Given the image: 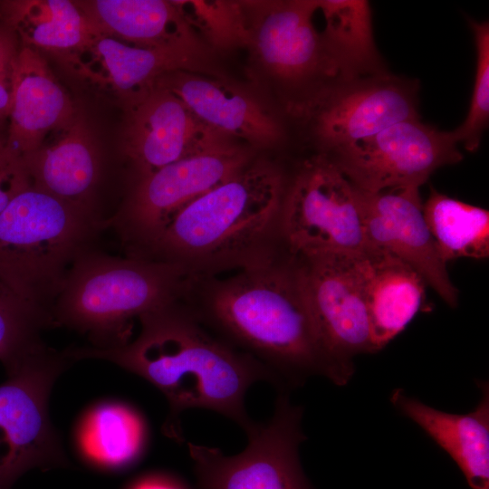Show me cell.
Returning a JSON list of instances; mask_svg holds the SVG:
<instances>
[{"label": "cell", "instance_id": "cell-1", "mask_svg": "<svg viewBox=\"0 0 489 489\" xmlns=\"http://www.w3.org/2000/svg\"><path fill=\"white\" fill-rule=\"evenodd\" d=\"M139 321V334L122 346L64 351L72 360L110 361L155 386L169 405L163 431L175 441H185L180 415L187 409L219 413L246 433L255 423L244 406L249 388L267 381L282 390L278 378L264 364L209 334L183 300L150 311Z\"/></svg>", "mask_w": 489, "mask_h": 489}, {"label": "cell", "instance_id": "cell-2", "mask_svg": "<svg viewBox=\"0 0 489 489\" xmlns=\"http://www.w3.org/2000/svg\"><path fill=\"white\" fill-rule=\"evenodd\" d=\"M287 181L279 165L252 159L176 213L137 258L177 265L196 281L276 256Z\"/></svg>", "mask_w": 489, "mask_h": 489}, {"label": "cell", "instance_id": "cell-3", "mask_svg": "<svg viewBox=\"0 0 489 489\" xmlns=\"http://www.w3.org/2000/svg\"><path fill=\"white\" fill-rule=\"evenodd\" d=\"M188 308L201 322L247 350L279 379L282 391L327 367L300 286L294 260L283 252L226 277L193 282Z\"/></svg>", "mask_w": 489, "mask_h": 489}, {"label": "cell", "instance_id": "cell-4", "mask_svg": "<svg viewBox=\"0 0 489 489\" xmlns=\"http://www.w3.org/2000/svg\"><path fill=\"white\" fill-rule=\"evenodd\" d=\"M192 282L177 265L91 248L72 266L53 319L55 326L86 334L90 347H120L129 340L134 318L184 299Z\"/></svg>", "mask_w": 489, "mask_h": 489}, {"label": "cell", "instance_id": "cell-5", "mask_svg": "<svg viewBox=\"0 0 489 489\" xmlns=\"http://www.w3.org/2000/svg\"><path fill=\"white\" fill-rule=\"evenodd\" d=\"M105 229L102 222L31 186L0 214V277L53 321V308L72 266Z\"/></svg>", "mask_w": 489, "mask_h": 489}, {"label": "cell", "instance_id": "cell-6", "mask_svg": "<svg viewBox=\"0 0 489 489\" xmlns=\"http://www.w3.org/2000/svg\"><path fill=\"white\" fill-rule=\"evenodd\" d=\"M419 82L387 72L334 79L285 104L314 153L330 154L397 122L419 119Z\"/></svg>", "mask_w": 489, "mask_h": 489}, {"label": "cell", "instance_id": "cell-7", "mask_svg": "<svg viewBox=\"0 0 489 489\" xmlns=\"http://www.w3.org/2000/svg\"><path fill=\"white\" fill-rule=\"evenodd\" d=\"M280 242L295 258L367 250L357 188L328 156L306 157L288 177Z\"/></svg>", "mask_w": 489, "mask_h": 489}, {"label": "cell", "instance_id": "cell-8", "mask_svg": "<svg viewBox=\"0 0 489 489\" xmlns=\"http://www.w3.org/2000/svg\"><path fill=\"white\" fill-rule=\"evenodd\" d=\"M360 254L291 256L325 360L327 378L339 386L347 384L353 376L354 356L375 352Z\"/></svg>", "mask_w": 489, "mask_h": 489}, {"label": "cell", "instance_id": "cell-9", "mask_svg": "<svg viewBox=\"0 0 489 489\" xmlns=\"http://www.w3.org/2000/svg\"><path fill=\"white\" fill-rule=\"evenodd\" d=\"M302 414L286 391H279L272 417L246 432L248 444L241 453L227 455L188 443L197 489H313L299 455L306 439Z\"/></svg>", "mask_w": 489, "mask_h": 489}, {"label": "cell", "instance_id": "cell-10", "mask_svg": "<svg viewBox=\"0 0 489 489\" xmlns=\"http://www.w3.org/2000/svg\"><path fill=\"white\" fill-rule=\"evenodd\" d=\"M253 159L234 144L177 160L139 177L107 222L126 256L138 257L185 206L225 181Z\"/></svg>", "mask_w": 489, "mask_h": 489}, {"label": "cell", "instance_id": "cell-11", "mask_svg": "<svg viewBox=\"0 0 489 489\" xmlns=\"http://www.w3.org/2000/svg\"><path fill=\"white\" fill-rule=\"evenodd\" d=\"M328 156L360 190L420 187L438 168L459 163L463 154L451 131L419 119L397 122Z\"/></svg>", "mask_w": 489, "mask_h": 489}, {"label": "cell", "instance_id": "cell-12", "mask_svg": "<svg viewBox=\"0 0 489 489\" xmlns=\"http://www.w3.org/2000/svg\"><path fill=\"white\" fill-rule=\"evenodd\" d=\"M246 44L291 96L286 103L338 79L314 24L319 0L240 2Z\"/></svg>", "mask_w": 489, "mask_h": 489}, {"label": "cell", "instance_id": "cell-13", "mask_svg": "<svg viewBox=\"0 0 489 489\" xmlns=\"http://www.w3.org/2000/svg\"><path fill=\"white\" fill-rule=\"evenodd\" d=\"M72 361L64 353L7 376L0 385V429L6 449L0 459V489L31 469L67 464L49 417L48 398L56 378Z\"/></svg>", "mask_w": 489, "mask_h": 489}, {"label": "cell", "instance_id": "cell-14", "mask_svg": "<svg viewBox=\"0 0 489 489\" xmlns=\"http://www.w3.org/2000/svg\"><path fill=\"white\" fill-rule=\"evenodd\" d=\"M357 194L367 249L379 250L405 262L449 306L455 307L458 292L425 220L419 187L375 193L357 188Z\"/></svg>", "mask_w": 489, "mask_h": 489}, {"label": "cell", "instance_id": "cell-15", "mask_svg": "<svg viewBox=\"0 0 489 489\" xmlns=\"http://www.w3.org/2000/svg\"><path fill=\"white\" fill-rule=\"evenodd\" d=\"M128 109L125 152L137 178L185 158L235 144L203 123L174 94L156 86Z\"/></svg>", "mask_w": 489, "mask_h": 489}, {"label": "cell", "instance_id": "cell-16", "mask_svg": "<svg viewBox=\"0 0 489 489\" xmlns=\"http://www.w3.org/2000/svg\"><path fill=\"white\" fill-rule=\"evenodd\" d=\"M64 54L75 73L124 98L128 108L152 90L163 74L181 69L197 71L204 55L138 46L96 25L83 43Z\"/></svg>", "mask_w": 489, "mask_h": 489}, {"label": "cell", "instance_id": "cell-17", "mask_svg": "<svg viewBox=\"0 0 489 489\" xmlns=\"http://www.w3.org/2000/svg\"><path fill=\"white\" fill-rule=\"evenodd\" d=\"M156 87L179 99L203 123L232 139L255 147L283 141V122L247 91L197 71L176 70L160 76Z\"/></svg>", "mask_w": 489, "mask_h": 489}, {"label": "cell", "instance_id": "cell-18", "mask_svg": "<svg viewBox=\"0 0 489 489\" xmlns=\"http://www.w3.org/2000/svg\"><path fill=\"white\" fill-rule=\"evenodd\" d=\"M477 385L482 397L466 414L438 410L401 388L392 392L390 401L451 456L471 489H489V385L481 380Z\"/></svg>", "mask_w": 489, "mask_h": 489}, {"label": "cell", "instance_id": "cell-19", "mask_svg": "<svg viewBox=\"0 0 489 489\" xmlns=\"http://www.w3.org/2000/svg\"><path fill=\"white\" fill-rule=\"evenodd\" d=\"M71 101L35 49L17 57L7 143L22 156L38 149L46 135L69 123Z\"/></svg>", "mask_w": 489, "mask_h": 489}, {"label": "cell", "instance_id": "cell-20", "mask_svg": "<svg viewBox=\"0 0 489 489\" xmlns=\"http://www.w3.org/2000/svg\"><path fill=\"white\" fill-rule=\"evenodd\" d=\"M371 339L377 352L400 334L420 310L426 283L408 264L388 253L359 255Z\"/></svg>", "mask_w": 489, "mask_h": 489}, {"label": "cell", "instance_id": "cell-21", "mask_svg": "<svg viewBox=\"0 0 489 489\" xmlns=\"http://www.w3.org/2000/svg\"><path fill=\"white\" fill-rule=\"evenodd\" d=\"M23 158L32 186L105 225L92 199L101 177V159L82 123L71 125L51 147Z\"/></svg>", "mask_w": 489, "mask_h": 489}, {"label": "cell", "instance_id": "cell-22", "mask_svg": "<svg viewBox=\"0 0 489 489\" xmlns=\"http://www.w3.org/2000/svg\"><path fill=\"white\" fill-rule=\"evenodd\" d=\"M88 16L101 31L147 48L204 54V45L174 1L98 0Z\"/></svg>", "mask_w": 489, "mask_h": 489}, {"label": "cell", "instance_id": "cell-23", "mask_svg": "<svg viewBox=\"0 0 489 489\" xmlns=\"http://www.w3.org/2000/svg\"><path fill=\"white\" fill-rule=\"evenodd\" d=\"M78 450L92 467L122 472L136 465L145 454L149 428L133 407L120 402H102L91 408L76 431Z\"/></svg>", "mask_w": 489, "mask_h": 489}, {"label": "cell", "instance_id": "cell-24", "mask_svg": "<svg viewBox=\"0 0 489 489\" xmlns=\"http://www.w3.org/2000/svg\"><path fill=\"white\" fill-rule=\"evenodd\" d=\"M322 39L338 79L388 72L376 45L370 5L366 0H319Z\"/></svg>", "mask_w": 489, "mask_h": 489}, {"label": "cell", "instance_id": "cell-25", "mask_svg": "<svg viewBox=\"0 0 489 489\" xmlns=\"http://www.w3.org/2000/svg\"><path fill=\"white\" fill-rule=\"evenodd\" d=\"M0 14L24 46L62 51L78 48L95 29L86 13L67 0L11 1Z\"/></svg>", "mask_w": 489, "mask_h": 489}, {"label": "cell", "instance_id": "cell-26", "mask_svg": "<svg viewBox=\"0 0 489 489\" xmlns=\"http://www.w3.org/2000/svg\"><path fill=\"white\" fill-rule=\"evenodd\" d=\"M427 225L442 259H484L489 255V212L431 187L423 204Z\"/></svg>", "mask_w": 489, "mask_h": 489}, {"label": "cell", "instance_id": "cell-27", "mask_svg": "<svg viewBox=\"0 0 489 489\" xmlns=\"http://www.w3.org/2000/svg\"><path fill=\"white\" fill-rule=\"evenodd\" d=\"M53 320L24 301L0 277V361L7 376L37 363L54 350L41 339Z\"/></svg>", "mask_w": 489, "mask_h": 489}, {"label": "cell", "instance_id": "cell-28", "mask_svg": "<svg viewBox=\"0 0 489 489\" xmlns=\"http://www.w3.org/2000/svg\"><path fill=\"white\" fill-rule=\"evenodd\" d=\"M466 20L476 51L475 82L467 116L451 132L466 151L475 152L479 149L489 123V23L471 17Z\"/></svg>", "mask_w": 489, "mask_h": 489}, {"label": "cell", "instance_id": "cell-29", "mask_svg": "<svg viewBox=\"0 0 489 489\" xmlns=\"http://www.w3.org/2000/svg\"><path fill=\"white\" fill-rule=\"evenodd\" d=\"M197 34L200 32L215 47L246 43L247 32L240 2L174 1Z\"/></svg>", "mask_w": 489, "mask_h": 489}, {"label": "cell", "instance_id": "cell-30", "mask_svg": "<svg viewBox=\"0 0 489 489\" xmlns=\"http://www.w3.org/2000/svg\"><path fill=\"white\" fill-rule=\"evenodd\" d=\"M20 48L16 34L0 14V132L9 120Z\"/></svg>", "mask_w": 489, "mask_h": 489}, {"label": "cell", "instance_id": "cell-31", "mask_svg": "<svg viewBox=\"0 0 489 489\" xmlns=\"http://www.w3.org/2000/svg\"><path fill=\"white\" fill-rule=\"evenodd\" d=\"M32 186L23 156L0 138V214L22 191Z\"/></svg>", "mask_w": 489, "mask_h": 489}, {"label": "cell", "instance_id": "cell-32", "mask_svg": "<svg viewBox=\"0 0 489 489\" xmlns=\"http://www.w3.org/2000/svg\"><path fill=\"white\" fill-rule=\"evenodd\" d=\"M125 489H192L181 477L163 471L142 474L130 481Z\"/></svg>", "mask_w": 489, "mask_h": 489}]
</instances>
